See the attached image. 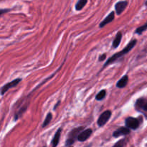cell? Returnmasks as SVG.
<instances>
[{
	"label": "cell",
	"mask_w": 147,
	"mask_h": 147,
	"mask_svg": "<svg viewBox=\"0 0 147 147\" xmlns=\"http://www.w3.org/2000/svg\"><path fill=\"white\" fill-rule=\"evenodd\" d=\"M136 42H137V41H136V40H132L127 45V46H126L124 49H123L121 51H120L119 53H116V54L113 55L112 57H111L110 58L107 60V62L105 63L103 67H106V66L109 65H110V64H111V63H113L115 61H116V60H117L118 59L121 58V57H123L124 55L127 54L129 51H131V50L134 47V46L136 45Z\"/></svg>",
	"instance_id": "cell-1"
},
{
	"label": "cell",
	"mask_w": 147,
	"mask_h": 147,
	"mask_svg": "<svg viewBox=\"0 0 147 147\" xmlns=\"http://www.w3.org/2000/svg\"><path fill=\"white\" fill-rule=\"evenodd\" d=\"M128 81H129V77H128V76H124L117 82L116 86L119 88H123L127 85Z\"/></svg>",
	"instance_id": "cell-11"
},
{
	"label": "cell",
	"mask_w": 147,
	"mask_h": 147,
	"mask_svg": "<svg viewBox=\"0 0 147 147\" xmlns=\"http://www.w3.org/2000/svg\"><path fill=\"white\" fill-rule=\"evenodd\" d=\"M111 116V111H106L103 112L98 120V125L99 126H103L106 124Z\"/></svg>",
	"instance_id": "cell-4"
},
{
	"label": "cell",
	"mask_w": 147,
	"mask_h": 147,
	"mask_svg": "<svg viewBox=\"0 0 147 147\" xmlns=\"http://www.w3.org/2000/svg\"><path fill=\"white\" fill-rule=\"evenodd\" d=\"M130 134V129L127 127H120L113 134V136L114 137H119L121 136H126Z\"/></svg>",
	"instance_id": "cell-9"
},
{
	"label": "cell",
	"mask_w": 147,
	"mask_h": 147,
	"mask_svg": "<svg viewBox=\"0 0 147 147\" xmlns=\"http://www.w3.org/2000/svg\"><path fill=\"white\" fill-rule=\"evenodd\" d=\"M145 5L147 6V0L146 1V2H145Z\"/></svg>",
	"instance_id": "cell-21"
},
{
	"label": "cell",
	"mask_w": 147,
	"mask_h": 147,
	"mask_svg": "<svg viewBox=\"0 0 147 147\" xmlns=\"http://www.w3.org/2000/svg\"><path fill=\"white\" fill-rule=\"evenodd\" d=\"M114 17H115V12L114 11H111V12L110 14H109V15H108L107 17H106V18H105L104 20L100 22L99 27H100V28H102V27L106 26L107 24L111 22L114 20Z\"/></svg>",
	"instance_id": "cell-10"
},
{
	"label": "cell",
	"mask_w": 147,
	"mask_h": 147,
	"mask_svg": "<svg viewBox=\"0 0 147 147\" xmlns=\"http://www.w3.org/2000/svg\"><path fill=\"white\" fill-rule=\"evenodd\" d=\"M125 123H126V127L131 129H134V130L137 129L139 126V121L136 118L129 117L128 119H126Z\"/></svg>",
	"instance_id": "cell-5"
},
{
	"label": "cell",
	"mask_w": 147,
	"mask_h": 147,
	"mask_svg": "<svg viewBox=\"0 0 147 147\" xmlns=\"http://www.w3.org/2000/svg\"><path fill=\"white\" fill-rule=\"evenodd\" d=\"M70 147H72V146H70Z\"/></svg>",
	"instance_id": "cell-22"
},
{
	"label": "cell",
	"mask_w": 147,
	"mask_h": 147,
	"mask_svg": "<svg viewBox=\"0 0 147 147\" xmlns=\"http://www.w3.org/2000/svg\"><path fill=\"white\" fill-rule=\"evenodd\" d=\"M83 129H84V128H83V126H80V127L73 129V130L70 132V134H69L67 142H66V145L70 146V145L73 144L76 142V139H78V136L80 134V132L83 131Z\"/></svg>",
	"instance_id": "cell-3"
},
{
	"label": "cell",
	"mask_w": 147,
	"mask_h": 147,
	"mask_svg": "<svg viewBox=\"0 0 147 147\" xmlns=\"http://www.w3.org/2000/svg\"><path fill=\"white\" fill-rule=\"evenodd\" d=\"M135 109L147 119V100L143 98H139L135 103Z\"/></svg>",
	"instance_id": "cell-2"
},
{
	"label": "cell",
	"mask_w": 147,
	"mask_h": 147,
	"mask_svg": "<svg viewBox=\"0 0 147 147\" xmlns=\"http://www.w3.org/2000/svg\"><path fill=\"white\" fill-rule=\"evenodd\" d=\"M9 11V9H0V16L5 14L6 12H8Z\"/></svg>",
	"instance_id": "cell-19"
},
{
	"label": "cell",
	"mask_w": 147,
	"mask_h": 147,
	"mask_svg": "<svg viewBox=\"0 0 147 147\" xmlns=\"http://www.w3.org/2000/svg\"><path fill=\"white\" fill-rule=\"evenodd\" d=\"M52 118H53V115H52V113H47V116H46L45 118V120L44 123H42V127H45V126H47V125L50 123V121H51L52 120Z\"/></svg>",
	"instance_id": "cell-15"
},
{
	"label": "cell",
	"mask_w": 147,
	"mask_h": 147,
	"mask_svg": "<svg viewBox=\"0 0 147 147\" xmlns=\"http://www.w3.org/2000/svg\"><path fill=\"white\" fill-rule=\"evenodd\" d=\"M121 39H122V34L121 32H119L116 34V37H115V40H113V47H114V48L118 47V46H119V44H120L121 41Z\"/></svg>",
	"instance_id": "cell-13"
},
{
	"label": "cell",
	"mask_w": 147,
	"mask_h": 147,
	"mask_svg": "<svg viewBox=\"0 0 147 147\" xmlns=\"http://www.w3.org/2000/svg\"><path fill=\"white\" fill-rule=\"evenodd\" d=\"M61 129H59L57 130V131L56 132V134H55L54 138H53V141H52V147H56L57 146L59 143V141H60V135H61Z\"/></svg>",
	"instance_id": "cell-12"
},
{
	"label": "cell",
	"mask_w": 147,
	"mask_h": 147,
	"mask_svg": "<svg viewBox=\"0 0 147 147\" xmlns=\"http://www.w3.org/2000/svg\"><path fill=\"white\" fill-rule=\"evenodd\" d=\"M128 5V1H119L115 5V9H116V14H121L123 11L125 10V9L126 8Z\"/></svg>",
	"instance_id": "cell-7"
},
{
	"label": "cell",
	"mask_w": 147,
	"mask_h": 147,
	"mask_svg": "<svg viewBox=\"0 0 147 147\" xmlns=\"http://www.w3.org/2000/svg\"><path fill=\"white\" fill-rule=\"evenodd\" d=\"M125 144H126V140L125 139H121V140L119 141L113 147H123Z\"/></svg>",
	"instance_id": "cell-18"
},
{
	"label": "cell",
	"mask_w": 147,
	"mask_h": 147,
	"mask_svg": "<svg viewBox=\"0 0 147 147\" xmlns=\"http://www.w3.org/2000/svg\"><path fill=\"white\" fill-rule=\"evenodd\" d=\"M21 80H22V79L17 78V79H15V80H12V81H11L10 83H7V84L4 85V86H3L1 89V94L4 95V93H7V90H9L10 88L17 86V85L20 83V81H21Z\"/></svg>",
	"instance_id": "cell-6"
},
{
	"label": "cell",
	"mask_w": 147,
	"mask_h": 147,
	"mask_svg": "<svg viewBox=\"0 0 147 147\" xmlns=\"http://www.w3.org/2000/svg\"><path fill=\"white\" fill-rule=\"evenodd\" d=\"M106 54H103V55H100V57H99V61H103V60H104L105 58H106Z\"/></svg>",
	"instance_id": "cell-20"
},
{
	"label": "cell",
	"mask_w": 147,
	"mask_h": 147,
	"mask_svg": "<svg viewBox=\"0 0 147 147\" xmlns=\"http://www.w3.org/2000/svg\"><path fill=\"white\" fill-rule=\"evenodd\" d=\"M92 134V130L90 129H86V130L83 131L80 133V134L78 136V140L79 142H85V141L87 140L89 137L90 136V135Z\"/></svg>",
	"instance_id": "cell-8"
},
{
	"label": "cell",
	"mask_w": 147,
	"mask_h": 147,
	"mask_svg": "<svg viewBox=\"0 0 147 147\" xmlns=\"http://www.w3.org/2000/svg\"><path fill=\"white\" fill-rule=\"evenodd\" d=\"M87 2L88 0H78L77 4H76V9L77 11H80V10L83 9V8L86 5Z\"/></svg>",
	"instance_id": "cell-14"
},
{
	"label": "cell",
	"mask_w": 147,
	"mask_h": 147,
	"mask_svg": "<svg viewBox=\"0 0 147 147\" xmlns=\"http://www.w3.org/2000/svg\"><path fill=\"white\" fill-rule=\"evenodd\" d=\"M106 90H100V91L99 92L97 95H96V100H103V99L105 98V96H106Z\"/></svg>",
	"instance_id": "cell-16"
},
{
	"label": "cell",
	"mask_w": 147,
	"mask_h": 147,
	"mask_svg": "<svg viewBox=\"0 0 147 147\" xmlns=\"http://www.w3.org/2000/svg\"><path fill=\"white\" fill-rule=\"evenodd\" d=\"M146 30H147V22L145 24H144L143 26H141V27H138V28L136 29V30L135 32L138 34H142V32H144V31H146Z\"/></svg>",
	"instance_id": "cell-17"
}]
</instances>
